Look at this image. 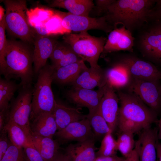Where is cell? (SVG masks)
I'll use <instances>...</instances> for the list:
<instances>
[{
  "mask_svg": "<svg viewBox=\"0 0 161 161\" xmlns=\"http://www.w3.org/2000/svg\"><path fill=\"white\" fill-rule=\"evenodd\" d=\"M123 161H140L138 154L135 148L128 157L124 158Z\"/></svg>",
  "mask_w": 161,
  "mask_h": 161,
  "instance_id": "cell-43",
  "label": "cell"
},
{
  "mask_svg": "<svg viewBox=\"0 0 161 161\" xmlns=\"http://www.w3.org/2000/svg\"><path fill=\"white\" fill-rule=\"evenodd\" d=\"M53 161H71V160L65 152L62 153L59 151L56 155Z\"/></svg>",
  "mask_w": 161,
  "mask_h": 161,
  "instance_id": "cell-42",
  "label": "cell"
},
{
  "mask_svg": "<svg viewBox=\"0 0 161 161\" xmlns=\"http://www.w3.org/2000/svg\"><path fill=\"white\" fill-rule=\"evenodd\" d=\"M107 83L120 89L129 85L132 78L126 67L120 62L106 70Z\"/></svg>",
  "mask_w": 161,
  "mask_h": 161,
  "instance_id": "cell-26",
  "label": "cell"
},
{
  "mask_svg": "<svg viewBox=\"0 0 161 161\" xmlns=\"http://www.w3.org/2000/svg\"><path fill=\"white\" fill-rule=\"evenodd\" d=\"M21 87L19 83H17L11 80L0 78V112L4 114L8 111L10 102L13 98L16 92Z\"/></svg>",
  "mask_w": 161,
  "mask_h": 161,
  "instance_id": "cell-27",
  "label": "cell"
},
{
  "mask_svg": "<svg viewBox=\"0 0 161 161\" xmlns=\"http://www.w3.org/2000/svg\"><path fill=\"white\" fill-rule=\"evenodd\" d=\"M124 157H118L117 155L106 157H95L93 161H123Z\"/></svg>",
  "mask_w": 161,
  "mask_h": 161,
  "instance_id": "cell-41",
  "label": "cell"
},
{
  "mask_svg": "<svg viewBox=\"0 0 161 161\" xmlns=\"http://www.w3.org/2000/svg\"><path fill=\"white\" fill-rule=\"evenodd\" d=\"M54 136L58 141L62 143L96 139L87 118L70 123L63 129L57 131Z\"/></svg>",
  "mask_w": 161,
  "mask_h": 161,
  "instance_id": "cell-13",
  "label": "cell"
},
{
  "mask_svg": "<svg viewBox=\"0 0 161 161\" xmlns=\"http://www.w3.org/2000/svg\"><path fill=\"white\" fill-rule=\"evenodd\" d=\"M140 132L134 147L139 161H157L156 144L158 141V130L151 127Z\"/></svg>",
  "mask_w": 161,
  "mask_h": 161,
  "instance_id": "cell-14",
  "label": "cell"
},
{
  "mask_svg": "<svg viewBox=\"0 0 161 161\" xmlns=\"http://www.w3.org/2000/svg\"><path fill=\"white\" fill-rule=\"evenodd\" d=\"M115 0H97L95 1L96 9L97 14L100 15L103 13L108 7L112 4Z\"/></svg>",
  "mask_w": 161,
  "mask_h": 161,
  "instance_id": "cell-38",
  "label": "cell"
},
{
  "mask_svg": "<svg viewBox=\"0 0 161 161\" xmlns=\"http://www.w3.org/2000/svg\"><path fill=\"white\" fill-rule=\"evenodd\" d=\"M30 44L22 41L7 40L4 65L0 72L8 80L18 79L21 87L32 85L34 74L33 51Z\"/></svg>",
  "mask_w": 161,
  "mask_h": 161,
  "instance_id": "cell-1",
  "label": "cell"
},
{
  "mask_svg": "<svg viewBox=\"0 0 161 161\" xmlns=\"http://www.w3.org/2000/svg\"><path fill=\"white\" fill-rule=\"evenodd\" d=\"M31 142L44 161H53L60 148L58 140L32 133Z\"/></svg>",
  "mask_w": 161,
  "mask_h": 161,
  "instance_id": "cell-25",
  "label": "cell"
},
{
  "mask_svg": "<svg viewBox=\"0 0 161 161\" xmlns=\"http://www.w3.org/2000/svg\"><path fill=\"white\" fill-rule=\"evenodd\" d=\"M77 108L67 106L56 102L53 114L57 127V131L64 129L70 123L86 118Z\"/></svg>",
  "mask_w": 161,
  "mask_h": 161,
  "instance_id": "cell-20",
  "label": "cell"
},
{
  "mask_svg": "<svg viewBox=\"0 0 161 161\" xmlns=\"http://www.w3.org/2000/svg\"><path fill=\"white\" fill-rule=\"evenodd\" d=\"M104 94L100 107L101 113L113 132L118 126L119 98L114 89L108 83L103 86Z\"/></svg>",
  "mask_w": 161,
  "mask_h": 161,
  "instance_id": "cell-12",
  "label": "cell"
},
{
  "mask_svg": "<svg viewBox=\"0 0 161 161\" xmlns=\"http://www.w3.org/2000/svg\"><path fill=\"white\" fill-rule=\"evenodd\" d=\"M119 132L116 140L117 150L124 158H126L134 148L135 141L134 139V134L128 131Z\"/></svg>",
  "mask_w": 161,
  "mask_h": 161,
  "instance_id": "cell-31",
  "label": "cell"
},
{
  "mask_svg": "<svg viewBox=\"0 0 161 161\" xmlns=\"http://www.w3.org/2000/svg\"><path fill=\"white\" fill-rule=\"evenodd\" d=\"M4 129L10 142L16 146L23 148L32 143L29 141L22 128L14 122L9 120H7Z\"/></svg>",
  "mask_w": 161,
  "mask_h": 161,
  "instance_id": "cell-29",
  "label": "cell"
},
{
  "mask_svg": "<svg viewBox=\"0 0 161 161\" xmlns=\"http://www.w3.org/2000/svg\"><path fill=\"white\" fill-rule=\"evenodd\" d=\"M95 139L69 144L65 152L71 161H93L95 158Z\"/></svg>",
  "mask_w": 161,
  "mask_h": 161,
  "instance_id": "cell-19",
  "label": "cell"
},
{
  "mask_svg": "<svg viewBox=\"0 0 161 161\" xmlns=\"http://www.w3.org/2000/svg\"><path fill=\"white\" fill-rule=\"evenodd\" d=\"M139 44L145 55L161 62V31L154 27L151 28L141 35Z\"/></svg>",
  "mask_w": 161,
  "mask_h": 161,
  "instance_id": "cell-18",
  "label": "cell"
},
{
  "mask_svg": "<svg viewBox=\"0 0 161 161\" xmlns=\"http://www.w3.org/2000/svg\"><path fill=\"white\" fill-rule=\"evenodd\" d=\"M57 41L49 36H43L36 34L33 44V64L34 74L47 64V61L51 55Z\"/></svg>",
  "mask_w": 161,
  "mask_h": 161,
  "instance_id": "cell-15",
  "label": "cell"
},
{
  "mask_svg": "<svg viewBox=\"0 0 161 161\" xmlns=\"http://www.w3.org/2000/svg\"><path fill=\"white\" fill-rule=\"evenodd\" d=\"M55 13L52 10L38 7L28 9L27 14L29 23L32 29L37 25L45 24Z\"/></svg>",
  "mask_w": 161,
  "mask_h": 161,
  "instance_id": "cell-30",
  "label": "cell"
},
{
  "mask_svg": "<svg viewBox=\"0 0 161 161\" xmlns=\"http://www.w3.org/2000/svg\"><path fill=\"white\" fill-rule=\"evenodd\" d=\"M11 143L5 129L0 131V160L1 159L9 148Z\"/></svg>",
  "mask_w": 161,
  "mask_h": 161,
  "instance_id": "cell-37",
  "label": "cell"
},
{
  "mask_svg": "<svg viewBox=\"0 0 161 161\" xmlns=\"http://www.w3.org/2000/svg\"><path fill=\"white\" fill-rule=\"evenodd\" d=\"M86 118L89 121L96 139L102 138V139L107 134L112 132L101 113L100 106L94 112L87 114Z\"/></svg>",
  "mask_w": 161,
  "mask_h": 161,
  "instance_id": "cell-28",
  "label": "cell"
},
{
  "mask_svg": "<svg viewBox=\"0 0 161 161\" xmlns=\"http://www.w3.org/2000/svg\"><path fill=\"white\" fill-rule=\"evenodd\" d=\"M62 17L59 12L55 13L45 24L49 35L64 34L71 32L66 30L62 24Z\"/></svg>",
  "mask_w": 161,
  "mask_h": 161,
  "instance_id": "cell-33",
  "label": "cell"
},
{
  "mask_svg": "<svg viewBox=\"0 0 161 161\" xmlns=\"http://www.w3.org/2000/svg\"><path fill=\"white\" fill-rule=\"evenodd\" d=\"M156 1L115 0L103 16L114 28L118 24H122L132 32L148 19L149 14Z\"/></svg>",
  "mask_w": 161,
  "mask_h": 161,
  "instance_id": "cell-3",
  "label": "cell"
},
{
  "mask_svg": "<svg viewBox=\"0 0 161 161\" xmlns=\"http://www.w3.org/2000/svg\"><path fill=\"white\" fill-rule=\"evenodd\" d=\"M63 39L83 61L89 63L91 67L100 66L98 61L107 41L106 38L93 36L87 31H83L65 34Z\"/></svg>",
  "mask_w": 161,
  "mask_h": 161,
  "instance_id": "cell-6",
  "label": "cell"
},
{
  "mask_svg": "<svg viewBox=\"0 0 161 161\" xmlns=\"http://www.w3.org/2000/svg\"><path fill=\"white\" fill-rule=\"evenodd\" d=\"M134 40L131 32L124 26L116 27L110 32L103 52L110 53L120 50L132 52Z\"/></svg>",
  "mask_w": 161,
  "mask_h": 161,
  "instance_id": "cell-16",
  "label": "cell"
},
{
  "mask_svg": "<svg viewBox=\"0 0 161 161\" xmlns=\"http://www.w3.org/2000/svg\"><path fill=\"white\" fill-rule=\"evenodd\" d=\"M107 82L106 70L99 66L87 68L71 84L73 87L93 89L103 87Z\"/></svg>",
  "mask_w": 161,
  "mask_h": 161,
  "instance_id": "cell-17",
  "label": "cell"
},
{
  "mask_svg": "<svg viewBox=\"0 0 161 161\" xmlns=\"http://www.w3.org/2000/svg\"><path fill=\"white\" fill-rule=\"evenodd\" d=\"M32 133L52 138L57 131V127L53 113L41 114L30 121Z\"/></svg>",
  "mask_w": 161,
  "mask_h": 161,
  "instance_id": "cell-21",
  "label": "cell"
},
{
  "mask_svg": "<svg viewBox=\"0 0 161 161\" xmlns=\"http://www.w3.org/2000/svg\"><path fill=\"white\" fill-rule=\"evenodd\" d=\"M112 133L111 132H109L102 139L99 148L96 152V157L116 155L118 150L117 141L113 137Z\"/></svg>",
  "mask_w": 161,
  "mask_h": 161,
  "instance_id": "cell-32",
  "label": "cell"
},
{
  "mask_svg": "<svg viewBox=\"0 0 161 161\" xmlns=\"http://www.w3.org/2000/svg\"><path fill=\"white\" fill-rule=\"evenodd\" d=\"M62 19V24L66 30L80 32L90 30H99L106 33L114 29L106 21L104 16L97 17L76 15L69 13H60Z\"/></svg>",
  "mask_w": 161,
  "mask_h": 161,
  "instance_id": "cell-8",
  "label": "cell"
},
{
  "mask_svg": "<svg viewBox=\"0 0 161 161\" xmlns=\"http://www.w3.org/2000/svg\"><path fill=\"white\" fill-rule=\"evenodd\" d=\"M87 68L81 61L54 69L53 81L61 85L71 84Z\"/></svg>",
  "mask_w": 161,
  "mask_h": 161,
  "instance_id": "cell-23",
  "label": "cell"
},
{
  "mask_svg": "<svg viewBox=\"0 0 161 161\" xmlns=\"http://www.w3.org/2000/svg\"><path fill=\"white\" fill-rule=\"evenodd\" d=\"M159 81L132 79L130 89L157 114L161 111V85Z\"/></svg>",
  "mask_w": 161,
  "mask_h": 161,
  "instance_id": "cell-9",
  "label": "cell"
},
{
  "mask_svg": "<svg viewBox=\"0 0 161 161\" xmlns=\"http://www.w3.org/2000/svg\"><path fill=\"white\" fill-rule=\"evenodd\" d=\"M23 148L28 161H44L32 143L26 145Z\"/></svg>",
  "mask_w": 161,
  "mask_h": 161,
  "instance_id": "cell-36",
  "label": "cell"
},
{
  "mask_svg": "<svg viewBox=\"0 0 161 161\" xmlns=\"http://www.w3.org/2000/svg\"><path fill=\"white\" fill-rule=\"evenodd\" d=\"M6 124V121L4 114L0 112V131H1L4 128Z\"/></svg>",
  "mask_w": 161,
  "mask_h": 161,
  "instance_id": "cell-44",
  "label": "cell"
},
{
  "mask_svg": "<svg viewBox=\"0 0 161 161\" xmlns=\"http://www.w3.org/2000/svg\"><path fill=\"white\" fill-rule=\"evenodd\" d=\"M4 10L1 6H0V22L1 21L4 17L5 14H4Z\"/></svg>",
  "mask_w": 161,
  "mask_h": 161,
  "instance_id": "cell-47",
  "label": "cell"
},
{
  "mask_svg": "<svg viewBox=\"0 0 161 161\" xmlns=\"http://www.w3.org/2000/svg\"><path fill=\"white\" fill-rule=\"evenodd\" d=\"M6 9V30L11 36L30 44H33L36 33L28 19L26 1L24 0L3 1Z\"/></svg>",
  "mask_w": 161,
  "mask_h": 161,
  "instance_id": "cell-4",
  "label": "cell"
},
{
  "mask_svg": "<svg viewBox=\"0 0 161 161\" xmlns=\"http://www.w3.org/2000/svg\"><path fill=\"white\" fill-rule=\"evenodd\" d=\"M157 157L159 161H161V143L158 141L156 144Z\"/></svg>",
  "mask_w": 161,
  "mask_h": 161,
  "instance_id": "cell-45",
  "label": "cell"
},
{
  "mask_svg": "<svg viewBox=\"0 0 161 161\" xmlns=\"http://www.w3.org/2000/svg\"><path fill=\"white\" fill-rule=\"evenodd\" d=\"M103 94V87L96 90L72 87L67 92L66 96L78 107L87 108L90 113L99 107Z\"/></svg>",
  "mask_w": 161,
  "mask_h": 161,
  "instance_id": "cell-11",
  "label": "cell"
},
{
  "mask_svg": "<svg viewBox=\"0 0 161 161\" xmlns=\"http://www.w3.org/2000/svg\"><path fill=\"white\" fill-rule=\"evenodd\" d=\"M33 29L36 34L43 36H49L45 24H42L35 26Z\"/></svg>",
  "mask_w": 161,
  "mask_h": 161,
  "instance_id": "cell-40",
  "label": "cell"
},
{
  "mask_svg": "<svg viewBox=\"0 0 161 161\" xmlns=\"http://www.w3.org/2000/svg\"><path fill=\"white\" fill-rule=\"evenodd\" d=\"M156 5L159 8L152 9L149 14L148 18L156 21H161V0H157Z\"/></svg>",
  "mask_w": 161,
  "mask_h": 161,
  "instance_id": "cell-39",
  "label": "cell"
},
{
  "mask_svg": "<svg viewBox=\"0 0 161 161\" xmlns=\"http://www.w3.org/2000/svg\"><path fill=\"white\" fill-rule=\"evenodd\" d=\"M49 6L66 9L76 15L88 16L94 7L92 0H53L48 1Z\"/></svg>",
  "mask_w": 161,
  "mask_h": 161,
  "instance_id": "cell-24",
  "label": "cell"
},
{
  "mask_svg": "<svg viewBox=\"0 0 161 161\" xmlns=\"http://www.w3.org/2000/svg\"><path fill=\"white\" fill-rule=\"evenodd\" d=\"M120 62L126 67L132 79L156 81L161 79V72L148 62L128 56L123 57Z\"/></svg>",
  "mask_w": 161,
  "mask_h": 161,
  "instance_id": "cell-10",
  "label": "cell"
},
{
  "mask_svg": "<svg viewBox=\"0 0 161 161\" xmlns=\"http://www.w3.org/2000/svg\"><path fill=\"white\" fill-rule=\"evenodd\" d=\"M156 24L154 27L161 31V21H156Z\"/></svg>",
  "mask_w": 161,
  "mask_h": 161,
  "instance_id": "cell-48",
  "label": "cell"
},
{
  "mask_svg": "<svg viewBox=\"0 0 161 161\" xmlns=\"http://www.w3.org/2000/svg\"><path fill=\"white\" fill-rule=\"evenodd\" d=\"M117 95L120 103L117 126L119 131L137 133L157 123V114L135 95L119 91Z\"/></svg>",
  "mask_w": 161,
  "mask_h": 161,
  "instance_id": "cell-2",
  "label": "cell"
},
{
  "mask_svg": "<svg viewBox=\"0 0 161 161\" xmlns=\"http://www.w3.org/2000/svg\"><path fill=\"white\" fill-rule=\"evenodd\" d=\"M157 123L158 126V140H161V118L158 120Z\"/></svg>",
  "mask_w": 161,
  "mask_h": 161,
  "instance_id": "cell-46",
  "label": "cell"
},
{
  "mask_svg": "<svg viewBox=\"0 0 161 161\" xmlns=\"http://www.w3.org/2000/svg\"><path fill=\"white\" fill-rule=\"evenodd\" d=\"M49 58L55 69L83 61L71 47L64 42L57 41Z\"/></svg>",
  "mask_w": 161,
  "mask_h": 161,
  "instance_id": "cell-22",
  "label": "cell"
},
{
  "mask_svg": "<svg viewBox=\"0 0 161 161\" xmlns=\"http://www.w3.org/2000/svg\"><path fill=\"white\" fill-rule=\"evenodd\" d=\"M33 89L32 85L21 87L17 96L12 99L9 110L5 114L6 122L10 120L20 126L31 143L30 118Z\"/></svg>",
  "mask_w": 161,
  "mask_h": 161,
  "instance_id": "cell-7",
  "label": "cell"
},
{
  "mask_svg": "<svg viewBox=\"0 0 161 161\" xmlns=\"http://www.w3.org/2000/svg\"><path fill=\"white\" fill-rule=\"evenodd\" d=\"M6 28L4 16L0 22V72L3 70L4 65V54L7 43L5 35Z\"/></svg>",
  "mask_w": 161,
  "mask_h": 161,
  "instance_id": "cell-35",
  "label": "cell"
},
{
  "mask_svg": "<svg viewBox=\"0 0 161 161\" xmlns=\"http://www.w3.org/2000/svg\"><path fill=\"white\" fill-rule=\"evenodd\" d=\"M54 68L46 65L39 72L33 87L30 121L44 113H53L56 101L52 89Z\"/></svg>",
  "mask_w": 161,
  "mask_h": 161,
  "instance_id": "cell-5",
  "label": "cell"
},
{
  "mask_svg": "<svg viewBox=\"0 0 161 161\" xmlns=\"http://www.w3.org/2000/svg\"><path fill=\"white\" fill-rule=\"evenodd\" d=\"M0 161H28L23 148L17 147L11 142L7 151Z\"/></svg>",
  "mask_w": 161,
  "mask_h": 161,
  "instance_id": "cell-34",
  "label": "cell"
}]
</instances>
